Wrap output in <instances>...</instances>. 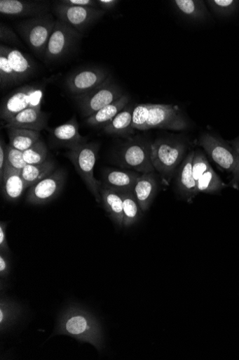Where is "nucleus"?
Listing matches in <instances>:
<instances>
[{
  "label": "nucleus",
  "instance_id": "obj_7",
  "mask_svg": "<svg viewBox=\"0 0 239 360\" xmlns=\"http://www.w3.org/2000/svg\"><path fill=\"white\" fill-rule=\"evenodd\" d=\"M99 148L98 143H86L69 150L66 154L67 157L71 160L77 172L98 202L101 199L99 191L100 181L96 180L94 177V167Z\"/></svg>",
  "mask_w": 239,
  "mask_h": 360
},
{
  "label": "nucleus",
  "instance_id": "obj_38",
  "mask_svg": "<svg viewBox=\"0 0 239 360\" xmlns=\"http://www.w3.org/2000/svg\"><path fill=\"white\" fill-rule=\"evenodd\" d=\"M119 3L118 0H97V1L98 8L106 12L114 10Z\"/></svg>",
  "mask_w": 239,
  "mask_h": 360
},
{
  "label": "nucleus",
  "instance_id": "obj_11",
  "mask_svg": "<svg viewBox=\"0 0 239 360\" xmlns=\"http://www.w3.org/2000/svg\"><path fill=\"white\" fill-rule=\"evenodd\" d=\"M110 77L109 72L101 68H87L67 77L65 86L74 96L88 92L99 86Z\"/></svg>",
  "mask_w": 239,
  "mask_h": 360
},
{
  "label": "nucleus",
  "instance_id": "obj_23",
  "mask_svg": "<svg viewBox=\"0 0 239 360\" xmlns=\"http://www.w3.org/2000/svg\"><path fill=\"white\" fill-rule=\"evenodd\" d=\"M1 179L2 190L9 201L18 200L27 188L20 172L6 167Z\"/></svg>",
  "mask_w": 239,
  "mask_h": 360
},
{
  "label": "nucleus",
  "instance_id": "obj_42",
  "mask_svg": "<svg viewBox=\"0 0 239 360\" xmlns=\"http://www.w3.org/2000/svg\"><path fill=\"white\" fill-rule=\"evenodd\" d=\"M7 268V262L4 255L0 257V271L4 272Z\"/></svg>",
  "mask_w": 239,
  "mask_h": 360
},
{
  "label": "nucleus",
  "instance_id": "obj_13",
  "mask_svg": "<svg viewBox=\"0 0 239 360\" xmlns=\"http://www.w3.org/2000/svg\"><path fill=\"white\" fill-rule=\"evenodd\" d=\"M50 1H30V0H1L0 14L11 18H33L50 13Z\"/></svg>",
  "mask_w": 239,
  "mask_h": 360
},
{
  "label": "nucleus",
  "instance_id": "obj_20",
  "mask_svg": "<svg viewBox=\"0 0 239 360\" xmlns=\"http://www.w3.org/2000/svg\"><path fill=\"white\" fill-rule=\"evenodd\" d=\"M134 108L132 104L128 105L111 122L104 127V132L109 136L126 139H130L135 130L132 127Z\"/></svg>",
  "mask_w": 239,
  "mask_h": 360
},
{
  "label": "nucleus",
  "instance_id": "obj_28",
  "mask_svg": "<svg viewBox=\"0 0 239 360\" xmlns=\"http://www.w3.org/2000/svg\"><path fill=\"white\" fill-rule=\"evenodd\" d=\"M227 186L211 167L196 181L197 193H217Z\"/></svg>",
  "mask_w": 239,
  "mask_h": 360
},
{
  "label": "nucleus",
  "instance_id": "obj_15",
  "mask_svg": "<svg viewBox=\"0 0 239 360\" xmlns=\"http://www.w3.org/2000/svg\"><path fill=\"white\" fill-rule=\"evenodd\" d=\"M53 141L69 150L87 143V139L79 132V124L74 116L69 121L51 130Z\"/></svg>",
  "mask_w": 239,
  "mask_h": 360
},
{
  "label": "nucleus",
  "instance_id": "obj_16",
  "mask_svg": "<svg viewBox=\"0 0 239 360\" xmlns=\"http://www.w3.org/2000/svg\"><path fill=\"white\" fill-rule=\"evenodd\" d=\"M48 115L41 109L29 108L25 110L6 122L4 128L25 129L41 132L48 125Z\"/></svg>",
  "mask_w": 239,
  "mask_h": 360
},
{
  "label": "nucleus",
  "instance_id": "obj_41",
  "mask_svg": "<svg viewBox=\"0 0 239 360\" xmlns=\"http://www.w3.org/2000/svg\"><path fill=\"white\" fill-rule=\"evenodd\" d=\"M229 144L237 153V155H239V137L233 141H230Z\"/></svg>",
  "mask_w": 239,
  "mask_h": 360
},
{
  "label": "nucleus",
  "instance_id": "obj_27",
  "mask_svg": "<svg viewBox=\"0 0 239 360\" xmlns=\"http://www.w3.org/2000/svg\"><path fill=\"white\" fill-rule=\"evenodd\" d=\"M118 191L123 200V225L130 226L140 219L143 211L137 200H136L133 191Z\"/></svg>",
  "mask_w": 239,
  "mask_h": 360
},
{
  "label": "nucleus",
  "instance_id": "obj_21",
  "mask_svg": "<svg viewBox=\"0 0 239 360\" xmlns=\"http://www.w3.org/2000/svg\"><path fill=\"white\" fill-rule=\"evenodd\" d=\"M130 102V96L124 94L118 101L87 118L86 122L92 127H105L129 105Z\"/></svg>",
  "mask_w": 239,
  "mask_h": 360
},
{
  "label": "nucleus",
  "instance_id": "obj_14",
  "mask_svg": "<svg viewBox=\"0 0 239 360\" xmlns=\"http://www.w3.org/2000/svg\"><path fill=\"white\" fill-rule=\"evenodd\" d=\"M195 151H191L181 163L177 179V190L182 199L192 203L198 195L196 181L193 175V160Z\"/></svg>",
  "mask_w": 239,
  "mask_h": 360
},
{
  "label": "nucleus",
  "instance_id": "obj_32",
  "mask_svg": "<svg viewBox=\"0 0 239 360\" xmlns=\"http://www.w3.org/2000/svg\"><path fill=\"white\" fill-rule=\"evenodd\" d=\"M65 330L74 336L83 335L90 330L89 322L84 316L75 315L67 321Z\"/></svg>",
  "mask_w": 239,
  "mask_h": 360
},
{
  "label": "nucleus",
  "instance_id": "obj_18",
  "mask_svg": "<svg viewBox=\"0 0 239 360\" xmlns=\"http://www.w3.org/2000/svg\"><path fill=\"white\" fill-rule=\"evenodd\" d=\"M142 174L116 169H106L102 175V185L116 191H133L135 184Z\"/></svg>",
  "mask_w": 239,
  "mask_h": 360
},
{
  "label": "nucleus",
  "instance_id": "obj_6",
  "mask_svg": "<svg viewBox=\"0 0 239 360\" xmlns=\"http://www.w3.org/2000/svg\"><path fill=\"white\" fill-rule=\"evenodd\" d=\"M123 94L121 87L110 76L104 83L93 90L74 96V99L83 115L88 118L102 108L120 99Z\"/></svg>",
  "mask_w": 239,
  "mask_h": 360
},
{
  "label": "nucleus",
  "instance_id": "obj_36",
  "mask_svg": "<svg viewBox=\"0 0 239 360\" xmlns=\"http://www.w3.org/2000/svg\"><path fill=\"white\" fill-rule=\"evenodd\" d=\"M58 2L61 4L69 6L98 8L97 1H94V0H60V1Z\"/></svg>",
  "mask_w": 239,
  "mask_h": 360
},
{
  "label": "nucleus",
  "instance_id": "obj_17",
  "mask_svg": "<svg viewBox=\"0 0 239 360\" xmlns=\"http://www.w3.org/2000/svg\"><path fill=\"white\" fill-rule=\"evenodd\" d=\"M1 46L7 54L18 84L27 80L35 73L36 70V63L29 56L16 49L11 48L2 44Z\"/></svg>",
  "mask_w": 239,
  "mask_h": 360
},
{
  "label": "nucleus",
  "instance_id": "obj_3",
  "mask_svg": "<svg viewBox=\"0 0 239 360\" xmlns=\"http://www.w3.org/2000/svg\"><path fill=\"white\" fill-rule=\"evenodd\" d=\"M53 77L40 82L20 86L6 96L1 105V119L7 122L20 112L29 109H41L48 84Z\"/></svg>",
  "mask_w": 239,
  "mask_h": 360
},
{
  "label": "nucleus",
  "instance_id": "obj_4",
  "mask_svg": "<svg viewBox=\"0 0 239 360\" xmlns=\"http://www.w3.org/2000/svg\"><path fill=\"white\" fill-rule=\"evenodd\" d=\"M152 142L141 136L127 139L117 153L118 165L126 169L140 174L155 171L151 160Z\"/></svg>",
  "mask_w": 239,
  "mask_h": 360
},
{
  "label": "nucleus",
  "instance_id": "obj_2",
  "mask_svg": "<svg viewBox=\"0 0 239 360\" xmlns=\"http://www.w3.org/2000/svg\"><path fill=\"white\" fill-rule=\"evenodd\" d=\"M186 144L179 138L157 139L151 146L153 166L162 178L163 183L168 185L177 167L184 157Z\"/></svg>",
  "mask_w": 239,
  "mask_h": 360
},
{
  "label": "nucleus",
  "instance_id": "obj_35",
  "mask_svg": "<svg viewBox=\"0 0 239 360\" xmlns=\"http://www.w3.org/2000/svg\"><path fill=\"white\" fill-rule=\"evenodd\" d=\"M0 41H1L2 44L21 45V42L13 29L8 24L4 22L0 23Z\"/></svg>",
  "mask_w": 239,
  "mask_h": 360
},
{
  "label": "nucleus",
  "instance_id": "obj_9",
  "mask_svg": "<svg viewBox=\"0 0 239 360\" xmlns=\"http://www.w3.org/2000/svg\"><path fill=\"white\" fill-rule=\"evenodd\" d=\"M53 12L57 20L69 25L82 34L107 13L98 8L69 6L58 1L54 3Z\"/></svg>",
  "mask_w": 239,
  "mask_h": 360
},
{
  "label": "nucleus",
  "instance_id": "obj_5",
  "mask_svg": "<svg viewBox=\"0 0 239 360\" xmlns=\"http://www.w3.org/2000/svg\"><path fill=\"white\" fill-rule=\"evenodd\" d=\"M56 20L53 15L27 18L15 25L17 31L29 49L44 57Z\"/></svg>",
  "mask_w": 239,
  "mask_h": 360
},
{
  "label": "nucleus",
  "instance_id": "obj_22",
  "mask_svg": "<svg viewBox=\"0 0 239 360\" xmlns=\"http://www.w3.org/2000/svg\"><path fill=\"white\" fill-rule=\"evenodd\" d=\"M99 191L107 212L119 226L123 223V200L118 191L102 185L100 181Z\"/></svg>",
  "mask_w": 239,
  "mask_h": 360
},
{
  "label": "nucleus",
  "instance_id": "obj_10",
  "mask_svg": "<svg viewBox=\"0 0 239 360\" xmlns=\"http://www.w3.org/2000/svg\"><path fill=\"white\" fill-rule=\"evenodd\" d=\"M198 143L221 170L232 173L239 155L233 148L220 137L212 134H203Z\"/></svg>",
  "mask_w": 239,
  "mask_h": 360
},
{
  "label": "nucleus",
  "instance_id": "obj_40",
  "mask_svg": "<svg viewBox=\"0 0 239 360\" xmlns=\"http://www.w3.org/2000/svg\"><path fill=\"white\" fill-rule=\"evenodd\" d=\"M0 245H1V248L3 250H6L8 248L6 243V227L4 223L0 226Z\"/></svg>",
  "mask_w": 239,
  "mask_h": 360
},
{
  "label": "nucleus",
  "instance_id": "obj_30",
  "mask_svg": "<svg viewBox=\"0 0 239 360\" xmlns=\"http://www.w3.org/2000/svg\"><path fill=\"white\" fill-rule=\"evenodd\" d=\"M48 148L42 140L23 152L24 160L28 165H41L48 159Z\"/></svg>",
  "mask_w": 239,
  "mask_h": 360
},
{
  "label": "nucleus",
  "instance_id": "obj_29",
  "mask_svg": "<svg viewBox=\"0 0 239 360\" xmlns=\"http://www.w3.org/2000/svg\"><path fill=\"white\" fill-rule=\"evenodd\" d=\"M15 84H18L15 75L4 49L0 46V87L4 89Z\"/></svg>",
  "mask_w": 239,
  "mask_h": 360
},
{
  "label": "nucleus",
  "instance_id": "obj_37",
  "mask_svg": "<svg viewBox=\"0 0 239 360\" xmlns=\"http://www.w3.org/2000/svg\"><path fill=\"white\" fill-rule=\"evenodd\" d=\"M7 146L5 141L1 139V141H0V178L4 176L6 165Z\"/></svg>",
  "mask_w": 239,
  "mask_h": 360
},
{
  "label": "nucleus",
  "instance_id": "obj_25",
  "mask_svg": "<svg viewBox=\"0 0 239 360\" xmlns=\"http://www.w3.org/2000/svg\"><path fill=\"white\" fill-rule=\"evenodd\" d=\"M55 171V162L48 158L41 165H28L20 172L21 176L25 181L26 188H30Z\"/></svg>",
  "mask_w": 239,
  "mask_h": 360
},
{
  "label": "nucleus",
  "instance_id": "obj_8",
  "mask_svg": "<svg viewBox=\"0 0 239 360\" xmlns=\"http://www.w3.org/2000/svg\"><path fill=\"white\" fill-rule=\"evenodd\" d=\"M83 37V34L69 25L56 20L44 59L53 63L64 58L74 51Z\"/></svg>",
  "mask_w": 239,
  "mask_h": 360
},
{
  "label": "nucleus",
  "instance_id": "obj_39",
  "mask_svg": "<svg viewBox=\"0 0 239 360\" xmlns=\"http://www.w3.org/2000/svg\"><path fill=\"white\" fill-rule=\"evenodd\" d=\"M233 174V179L231 182V186L233 188H236V186L239 187V158L235 167Z\"/></svg>",
  "mask_w": 239,
  "mask_h": 360
},
{
  "label": "nucleus",
  "instance_id": "obj_12",
  "mask_svg": "<svg viewBox=\"0 0 239 360\" xmlns=\"http://www.w3.org/2000/svg\"><path fill=\"white\" fill-rule=\"evenodd\" d=\"M65 179L66 174L63 170L55 171L29 188L27 202L33 205H41L56 198L63 188Z\"/></svg>",
  "mask_w": 239,
  "mask_h": 360
},
{
  "label": "nucleus",
  "instance_id": "obj_33",
  "mask_svg": "<svg viewBox=\"0 0 239 360\" xmlns=\"http://www.w3.org/2000/svg\"><path fill=\"white\" fill-rule=\"evenodd\" d=\"M211 167L209 160L202 150H196L193 160V175L195 181H197Z\"/></svg>",
  "mask_w": 239,
  "mask_h": 360
},
{
  "label": "nucleus",
  "instance_id": "obj_19",
  "mask_svg": "<svg viewBox=\"0 0 239 360\" xmlns=\"http://www.w3.org/2000/svg\"><path fill=\"white\" fill-rule=\"evenodd\" d=\"M157 188V181L153 172L142 174L136 181L133 192L143 212H146L151 205Z\"/></svg>",
  "mask_w": 239,
  "mask_h": 360
},
{
  "label": "nucleus",
  "instance_id": "obj_26",
  "mask_svg": "<svg viewBox=\"0 0 239 360\" xmlns=\"http://www.w3.org/2000/svg\"><path fill=\"white\" fill-rule=\"evenodd\" d=\"M9 145L24 152L41 140V132L25 129L9 128Z\"/></svg>",
  "mask_w": 239,
  "mask_h": 360
},
{
  "label": "nucleus",
  "instance_id": "obj_1",
  "mask_svg": "<svg viewBox=\"0 0 239 360\" xmlns=\"http://www.w3.org/2000/svg\"><path fill=\"white\" fill-rule=\"evenodd\" d=\"M189 127L184 113L172 105L139 104L135 105L132 127L147 131L163 129L175 131L187 129Z\"/></svg>",
  "mask_w": 239,
  "mask_h": 360
},
{
  "label": "nucleus",
  "instance_id": "obj_34",
  "mask_svg": "<svg viewBox=\"0 0 239 360\" xmlns=\"http://www.w3.org/2000/svg\"><path fill=\"white\" fill-rule=\"evenodd\" d=\"M27 165L24 158L23 152L20 151L11 146H7L6 165L12 169L21 172Z\"/></svg>",
  "mask_w": 239,
  "mask_h": 360
},
{
  "label": "nucleus",
  "instance_id": "obj_31",
  "mask_svg": "<svg viewBox=\"0 0 239 360\" xmlns=\"http://www.w3.org/2000/svg\"><path fill=\"white\" fill-rule=\"evenodd\" d=\"M212 11L221 17H230L234 15L239 8L237 0H209L207 1Z\"/></svg>",
  "mask_w": 239,
  "mask_h": 360
},
{
  "label": "nucleus",
  "instance_id": "obj_24",
  "mask_svg": "<svg viewBox=\"0 0 239 360\" xmlns=\"http://www.w3.org/2000/svg\"><path fill=\"white\" fill-rule=\"evenodd\" d=\"M170 3L178 13L192 21H204L210 16L206 6L201 0H175Z\"/></svg>",
  "mask_w": 239,
  "mask_h": 360
}]
</instances>
